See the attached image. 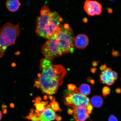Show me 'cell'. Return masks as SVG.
Segmentation results:
<instances>
[{
  "label": "cell",
  "instance_id": "1",
  "mask_svg": "<svg viewBox=\"0 0 121 121\" xmlns=\"http://www.w3.org/2000/svg\"><path fill=\"white\" fill-rule=\"evenodd\" d=\"M40 68L41 72L38 74L34 86L45 94H55L63 84L66 69L61 65H53L52 61L45 58L41 60Z\"/></svg>",
  "mask_w": 121,
  "mask_h": 121
},
{
  "label": "cell",
  "instance_id": "2",
  "mask_svg": "<svg viewBox=\"0 0 121 121\" xmlns=\"http://www.w3.org/2000/svg\"><path fill=\"white\" fill-rule=\"evenodd\" d=\"M20 32L19 23L15 25L7 22L0 28V58L8 47L15 44Z\"/></svg>",
  "mask_w": 121,
  "mask_h": 121
},
{
  "label": "cell",
  "instance_id": "3",
  "mask_svg": "<svg viewBox=\"0 0 121 121\" xmlns=\"http://www.w3.org/2000/svg\"><path fill=\"white\" fill-rule=\"evenodd\" d=\"M54 35L58 42L63 54L72 53L74 50V35L69 24L60 26Z\"/></svg>",
  "mask_w": 121,
  "mask_h": 121
},
{
  "label": "cell",
  "instance_id": "4",
  "mask_svg": "<svg viewBox=\"0 0 121 121\" xmlns=\"http://www.w3.org/2000/svg\"><path fill=\"white\" fill-rule=\"evenodd\" d=\"M52 12L49 7L43 6L40 10V16L36 19V34L38 36L45 39L47 30L49 25Z\"/></svg>",
  "mask_w": 121,
  "mask_h": 121
},
{
  "label": "cell",
  "instance_id": "5",
  "mask_svg": "<svg viewBox=\"0 0 121 121\" xmlns=\"http://www.w3.org/2000/svg\"><path fill=\"white\" fill-rule=\"evenodd\" d=\"M41 52L45 58L51 61L54 58L63 54L59 43L54 35L42 45Z\"/></svg>",
  "mask_w": 121,
  "mask_h": 121
},
{
  "label": "cell",
  "instance_id": "6",
  "mask_svg": "<svg viewBox=\"0 0 121 121\" xmlns=\"http://www.w3.org/2000/svg\"><path fill=\"white\" fill-rule=\"evenodd\" d=\"M70 92L65 98L64 102L66 105L74 109L78 107L87 108L91 104L90 99L77 92L76 88Z\"/></svg>",
  "mask_w": 121,
  "mask_h": 121
},
{
  "label": "cell",
  "instance_id": "7",
  "mask_svg": "<svg viewBox=\"0 0 121 121\" xmlns=\"http://www.w3.org/2000/svg\"><path fill=\"white\" fill-rule=\"evenodd\" d=\"M118 78L117 73L111 68H106L101 72L100 76V81L102 84L111 86L114 84Z\"/></svg>",
  "mask_w": 121,
  "mask_h": 121
},
{
  "label": "cell",
  "instance_id": "8",
  "mask_svg": "<svg viewBox=\"0 0 121 121\" xmlns=\"http://www.w3.org/2000/svg\"><path fill=\"white\" fill-rule=\"evenodd\" d=\"M84 8L87 14L91 16L99 15L102 11V4L95 1L86 0L84 3Z\"/></svg>",
  "mask_w": 121,
  "mask_h": 121
},
{
  "label": "cell",
  "instance_id": "9",
  "mask_svg": "<svg viewBox=\"0 0 121 121\" xmlns=\"http://www.w3.org/2000/svg\"><path fill=\"white\" fill-rule=\"evenodd\" d=\"M36 113L39 116V121H52L55 120L60 121L61 119V117L57 116L50 105H47L42 111Z\"/></svg>",
  "mask_w": 121,
  "mask_h": 121
},
{
  "label": "cell",
  "instance_id": "10",
  "mask_svg": "<svg viewBox=\"0 0 121 121\" xmlns=\"http://www.w3.org/2000/svg\"><path fill=\"white\" fill-rule=\"evenodd\" d=\"M73 116L75 121H85L89 116L86 108L78 107L73 109Z\"/></svg>",
  "mask_w": 121,
  "mask_h": 121
},
{
  "label": "cell",
  "instance_id": "11",
  "mask_svg": "<svg viewBox=\"0 0 121 121\" xmlns=\"http://www.w3.org/2000/svg\"><path fill=\"white\" fill-rule=\"evenodd\" d=\"M89 40L88 37L84 34H79L74 39L75 47L80 50L85 49L89 44Z\"/></svg>",
  "mask_w": 121,
  "mask_h": 121
},
{
  "label": "cell",
  "instance_id": "12",
  "mask_svg": "<svg viewBox=\"0 0 121 121\" xmlns=\"http://www.w3.org/2000/svg\"><path fill=\"white\" fill-rule=\"evenodd\" d=\"M5 5L9 11L15 12L18 10L21 4L18 0H8L6 1Z\"/></svg>",
  "mask_w": 121,
  "mask_h": 121
},
{
  "label": "cell",
  "instance_id": "13",
  "mask_svg": "<svg viewBox=\"0 0 121 121\" xmlns=\"http://www.w3.org/2000/svg\"><path fill=\"white\" fill-rule=\"evenodd\" d=\"M41 100V98L39 97H38L36 98L35 100H34V105L36 108V113H38L42 111L46 108L48 102L47 101L42 102Z\"/></svg>",
  "mask_w": 121,
  "mask_h": 121
},
{
  "label": "cell",
  "instance_id": "14",
  "mask_svg": "<svg viewBox=\"0 0 121 121\" xmlns=\"http://www.w3.org/2000/svg\"><path fill=\"white\" fill-rule=\"evenodd\" d=\"M103 99L101 96L95 95L91 98V103L93 106L95 108H99L103 104Z\"/></svg>",
  "mask_w": 121,
  "mask_h": 121
},
{
  "label": "cell",
  "instance_id": "15",
  "mask_svg": "<svg viewBox=\"0 0 121 121\" xmlns=\"http://www.w3.org/2000/svg\"><path fill=\"white\" fill-rule=\"evenodd\" d=\"M77 90L78 93L85 96L90 94L91 90L90 86L85 83L82 84L79 88H77Z\"/></svg>",
  "mask_w": 121,
  "mask_h": 121
},
{
  "label": "cell",
  "instance_id": "16",
  "mask_svg": "<svg viewBox=\"0 0 121 121\" xmlns=\"http://www.w3.org/2000/svg\"><path fill=\"white\" fill-rule=\"evenodd\" d=\"M27 118L30 119L32 121H39V117L37 113L31 111L29 115L27 117Z\"/></svg>",
  "mask_w": 121,
  "mask_h": 121
},
{
  "label": "cell",
  "instance_id": "17",
  "mask_svg": "<svg viewBox=\"0 0 121 121\" xmlns=\"http://www.w3.org/2000/svg\"><path fill=\"white\" fill-rule=\"evenodd\" d=\"M51 108L55 111H61L59 105L55 101H53L50 104Z\"/></svg>",
  "mask_w": 121,
  "mask_h": 121
},
{
  "label": "cell",
  "instance_id": "18",
  "mask_svg": "<svg viewBox=\"0 0 121 121\" xmlns=\"http://www.w3.org/2000/svg\"><path fill=\"white\" fill-rule=\"evenodd\" d=\"M102 93L104 96H105L108 95L110 93V90L109 87L105 86L102 89Z\"/></svg>",
  "mask_w": 121,
  "mask_h": 121
},
{
  "label": "cell",
  "instance_id": "19",
  "mask_svg": "<svg viewBox=\"0 0 121 121\" xmlns=\"http://www.w3.org/2000/svg\"><path fill=\"white\" fill-rule=\"evenodd\" d=\"M68 87L69 90L71 91H73L77 88L74 85L72 84H69L68 86Z\"/></svg>",
  "mask_w": 121,
  "mask_h": 121
},
{
  "label": "cell",
  "instance_id": "20",
  "mask_svg": "<svg viewBox=\"0 0 121 121\" xmlns=\"http://www.w3.org/2000/svg\"><path fill=\"white\" fill-rule=\"evenodd\" d=\"M108 121H118L117 118L113 115H111L108 118Z\"/></svg>",
  "mask_w": 121,
  "mask_h": 121
},
{
  "label": "cell",
  "instance_id": "21",
  "mask_svg": "<svg viewBox=\"0 0 121 121\" xmlns=\"http://www.w3.org/2000/svg\"><path fill=\"white\" fill-rule=\"evenodd\" d=\"M73 110L69 108L68 110V112L69 114L70 115H73Z\"/></svg>",
  "mask_w": 121,
  "mask_h": 121
},
{
  "label": "cell",
  "instance_id": "22",
  "mask_svg": "<svg viewBox=\"0 0 121 121\" xmlns=\"http://www.w3.org/2000/svg\"><path fill=\"white\" fill-rule=\"evenodd\" d=\"M112 54L114 56H117L119 55V52L116 51H113Z\"/></svg>",
  "mask_w": 121,
  "mask_h": 121
},
{
  "label": "cell",
  "instance_id": "23",
  "mask_svg": "<svg viewBox=\"0 0 121 121\" xmlns=\"http://www.w3.org/2000/svg\"><path fill=\"white\" fill-rule=\"evenodd\" d=\"M106 65H104L100 66V69L101 70L103 71L105 70L106 69Z\"/></svg>",
  "mask_w": 121,
  "mask_h": 121
},
{
  "label": "cell",
  "instance_id": "24",
  "mask_svg": "<svg viewBox=\"0 0 121 121\" xmlns=\"http://www.w3.org/2000/svg\"><path fill=\"white\" fill-rule=\"evenodd\" d=\"M98 62L97 61H94L92 63V65L94 67L96 66L97 65Z\"/></svg>",
  "mask_w": 121,
  "mask_h": 121
},
{
  "label": "cell",
  "instance_id": "25",
  "mask_svg": "<svg viewBox=\"0 0 121 121\" xmlns=\"http://www.w3.org/2000/svg\"><path fill=\"white\" fill-rule=\"evenodd\" d=\"M116 91L117 93H121V89L120 88H118L116 89Z\"/></svg>",
  "mask_w": 121,
  "mask_h": 121
},
{
  "label": "cell",
  "instance_id": "26",
  "mask_svg": "<svg viewBox=\"0 0 121 121\" xmlns=\"http://www.w3.org/2000/svg\"><path fill=\"white\" fill-rule=\"evenodd\" d=\"M96 69H95V68H92V69H91V72L93 73H95V72H96Z\"/></svg>",
  "mask_w": 121,
  "mask_h": 121
},
{
  "label": "cell",
  "instance_id": "27",
  "mask_svg": "<svg viewBox=\"0 0 121 121\" xmlns=\"http://www.w3.org/2000/svg\"><path fill=\"white\" fill-rule=\"evenodd\" d=\"M2 113L0 111V121L2 118Z\"/></svg>",
  "mask_w": 121,
  "mask_h": 121
},
{
  "label": "cell",
  "instance_id": "28",
  "mask_svg": "<svg viewBox=\"0 0 121 121\" xmlns=\"http://www.w3.org/2000/svg\"><path fill=\"white\" fill-rule=\"evenodd\" d=\"M108 11L109 13H111L112 12V10L111 9H109L108 10Z\"/></svg>",
  "mask_w": 121,
  "mask_h": 121
},
{
  "label": "cell",
  "instance_id": "29",
  "mask_svg": "<svg viewBox=\"0 0 121 121\" xmlns=\"http://www.w3.org/2000/svg\"><path fill=\"white\" fill-rule=\"evenodd\" d=\"M86 18H84V19H85V20L83 19V21L85 22H87V19H86Z\"/></svg>",
  "mask_w": 121,
  "mask_h": 121
}]
</instances>
